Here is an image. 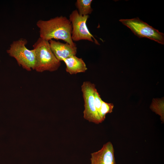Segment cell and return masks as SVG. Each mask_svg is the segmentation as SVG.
I'll return each instance as SVG.
<instances>
[{
    "label": "cell",
    "mask_w": 164,
    "mask_h": 164,
    "mask_svg": "<svg viewBox=\"0 0 164 164\" xmlns=\"http://www.w3.org/2000/svg\"><path fill=\"white\" fill-rule=\"evenodd\" d=\"M160 102L157 104L155 102L153 101L152 103L150 106L151 109L156 114L159 115L160 119L162 122H164V105L162 102L161 103Z\"/></svg>",
    "instance_id": "cell-12"
},
{
    "label": "cell",
    "mask_w": 164,
    "mask_h": 164,
    "mask_svg": "<svg viewBox=\"0 0 164 164\" xmlns=\"http://www.w3.org/2000/svg\"><path fill=\"white\" fill-rule=\"evenodd\" d=\"M81 88L84 101V118L96 124L101 123L95 106L94 94L97 89L95 84L90 81H84Z\"/></svg>",
    "instance_id": "cell-6"
},
{
    "label": "cell",
    "mask_w": 164,
    "mask_h": 164,
    "mask_svg": "<svg viewBox=\"0 0 164 164\" xmlns=\"http://www.w3.org/2000/svg\"><path fill=\"white\" fill-rule=\"evenodd\" d=\"M89 17V15H80L77 10L72 12L69 19L72 27L71 39L73 41L84 40L92 42H94V39L96 44L99 45L87 27L86 22Z\"/></svg>",
    "instance_id": "cell-5"
},
{
    "label": "cell",
    "mask_w": 164,
    "mask_h": 164,
    "mask_svg": "<svg viewBox=\"0 0 164 164\" xmlns=\"http://www.w3.org/2000/svg\"><path fill=\"white\" fill-rule=\"evenodd\" d=\"M63 61L66 66V71L71 75L85 72L87 69L83 59L75 55L64 59Z\"/></svg>",
    "instance_id": "cell-9"
},
{
    "label": "cell",
    "mask_w": 164,
    "mask_h": 164,
    "mask_svg": "<svg viewBox=\"0 0 164 164\" xmlns=\"http://www.w3.org/2000/svg\"><path fill=\"white\" fill-rule=\"evenodd\" d=\"M119 21L129 28L140 38H146L160 44H164V34L149 25L138 18L120 19Z\"/></svg>",
    "instance_id": "cell-4"
},
{
    "label": "cell",
    "mask_w": 164,
    "mask_h": 164,
    "mask_svg": "<svg viewBox=\"0 0 164 164\" xmlns=\"http://www.w3.org/2000/svg\"><path fill=\"white\" fill-rule=\"evenodd\" d=\"M114 107L112 103H107L102 100L99 115L101 122L105 119L106 114L112 112Z\"/></svg>",
    "instance_id": "cell-11"
},
{
    "label": "cell",
    "mask_w": 164,
    "mask_h": 164,
    "mask_svg": "<svg viewBox=\"0 0 164 164\" xmlns=\"http://www.w3.org/2000/svg\"><path fill=\"white\" fill-rule=\"evenodd\" d=\"M51 48L57 59L60 61L75 56L77 47H73L67 43H63L53 39L49 41Z\"/></svg>",
    "instance_id": "cell-8"
},
{
    "label": "cell",
    "mask_w": 164,
    "mask_h": 164,
    "mask_svg": "<svg viewBox=\"0 0 164 164\" xmlns=\"http://www.w3.org/2000/svg\"><path fill=\"white\" fill-rule=\"evenodd\" d=\"M91 164H116L112 143L108 142L97 151L91 154Z\"/></svg>",
    "instance_id": "cell-7"
},
{
    "label": "cell",
    "mask_w": 164,
    "mask_h": 164,
    "mask_svg": "<svg viewBox=\"0 0 164 164\" xmlns=\"http://www.w3.org/2000/svg\"><path fill=\"white\" fill-rule=\"evenodd\" d=\"M33 47L36 55L34 70L42 72L45 71L53 72L58 69L61 65L60 61L53 53L49 41L39 37Z\"/></svg>",
    "instance_id": "cell-2"
},
{
    "label": "cell",
    "mask_w": 164,
    "mask_h": 164,
    "mask_svg": "<svg viewBox=\"0 0 164 164\" xmlns=\"http://www.w3.org/2000/svg\"><path fill=\"white\" fill-rule=\"evenodd\" d=\"M92 0H77L76 5L78 13L81 15H89L93 11L91 5Z\"/></svg>",
    "instance_id": "cell-10"
},
{
    "label": "cell",
    "mask_w": 164,
    "mask_h": 164,
    "mask_svg": "<svg viewBox=\"0 0 164 164\" xmlns=\"http://www.w3.org/2000/svg\"><path fill=\"white\" fill-rule=\"evenodd\" d=\"M39 29V37L49 41L60 39L73 47L76 44L71 39L72 25L66 17L57 16L47 20H39L36 22Z\"/></svg>",
    "instance_id": "cell-1"
},
{
    "label": "cell",
    "mask_w": 164,
    "mask_h": 164,
    "mask_svg": "<svg viewBox=\"0 0 164 164\" xmlns=\"http://www.w3.org/2000/svg\"><path fill=\"white\" fill-rule=\"evenodd\" d=\"M94 95L95 106L97 112L99 117V115L102 100L97 90L95 91Z\"/></svg>",
    "instance_id": "cell-13"
},
{
    "label": "cell",
    "mask_w": 164,
    "mask_h": 164,
    "mask_svg": "<svg viewBox=\"0 0 164 164\" xmlns=\"http://www.w3.org/2000/svg\"><path fill=\"white\" fill-rule=\"evenodd\" d=\"M27 41L25 39L14 41L10 45L7 52L14 57L18 65L24 69L30 71L35 69L36 55L35 50H30L26 46Z\"/></svg>",
    "instance_id": "cell-3"
}]
</instances>
